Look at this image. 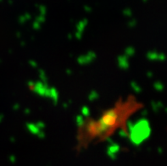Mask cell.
Returning a JSON list of instances; mask_svg holds the SVG:
<instances>
[{
    "mask_svg": "<svg viewBox=\"0 0 167 166\" xmlns=\"http://www.w3.org/2000/svg\"><path fill=\"white\" fill-rule=\"evenodd\" d=\"M142 107L136 97L128 95L119 97L96 118L82 119L76 132V150L81 152L91 145L104 142L118 131L127 134L128 121Z\"/></svg>",
    "mask_w": 167,
    "mask_h": 166,
    "instance_id": "obj_1",
    "label": "cell"
}]
</instances>
